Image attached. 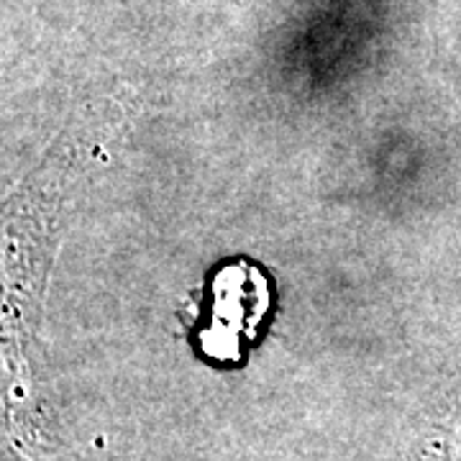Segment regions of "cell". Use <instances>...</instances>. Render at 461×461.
<instances>
[{
	"label": "cell",
	"instance_id": "6da1fadb",
	"mask_svg": "<svg viewBox=\"0 0 461 461\" xmlns=\"http://www.w3.org/2000/svg\"><path fill=\"white\" fill-rule=\"evenodd\" d=\"M59 169L47 167L0 208V444L14 448L18 400H26L36 277L47 244Z\"/></svg>",
	"mask_w": 461,
	"mask_h": 461
}]
</instances>
